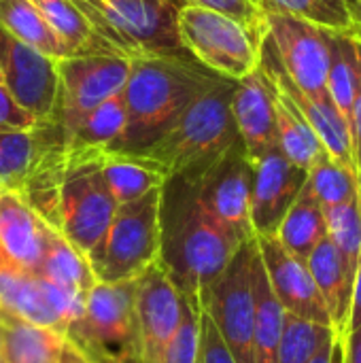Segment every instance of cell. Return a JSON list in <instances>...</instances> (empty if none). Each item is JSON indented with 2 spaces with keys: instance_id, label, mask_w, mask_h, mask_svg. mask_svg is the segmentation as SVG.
<instances>
[{
  "instance_id": "cell-23",
  "label": "cell",
  "mask_w": 361,
  "mask_h": 363,
  "mask_svg": "<svg viewBox=\"0 0 361 363\" xmlns=\"http://www.w3.org/2000/svg\"><path fill=\"white\" fill-rule=\"evenodd\" d=\"M128 125V111L123 96L117 94L94 111H89L79 125L66 138L68 157H98L106 151H115L121 143Z\"/></svg>"
},
{
  "instance_id": "cell-31",
  "label": "cell",
  "mask_w": 361,
  "mask_h": 363,
  "mask_svg": "<svg viewBox=\"0 0 361 363\" xmlns=\"http://www.w3.org/2000/svg\"><path fill=\"white\" fill-rule=\"evenodd\" d=\"M47 28L55 34L60 40L66 57L79 55V53H104L89 26L81 17V13L74 9L70 0H30Z\"/></svg>"
},
{
  "instance_id": "cell-32",
  "label": "cell",
  "mask_w": 361,
  "mask_h": 363,
  "mask_svg": "<svg viewBox=\"0 0 361 363\" xmlns=\"http://www.w3.org/2000/svg\"><path fill=\"white\" fill-rule=\"evenodd\" d=\"M268 15H287L330 32H355L347 0H253Z\"/></svg>"
},
{
  "instance_id": "cell-18",
  "label": "cell",
  "mask_w": 361,
  "mask_h": 363,
  "mask_svg": "<svg viewBox=\"0 0 361 363\" xmlns=\"http://www.w3.org/2000/svg\"><path fill=\"white\" fill-rule=\"evenodd\" d=\"M49 225L19 191L0 189V262L38 277Z\"/></svg>"
},
{
  "instance_id": "cell-15",
  "label": "cell",
  "mask_w": 361,
  "mask_h": 363,
  "mask_svg": "<svg viewBox=\"0 0 361 363\" xmlns=\"http://www.w3.org/2000/svg\"><path fill=\"white\" fill-rule=\"evenodd\" d=\"M270 289L281 308L294 317L332 328L328 306L315 285L309 264L291 255L277 236H255Z\"/></svg>"
},
{
  "instance_id": "cell-27",
  "label": "cell",
  "mask_w": 361,
  "mask_h": 363,
  "mask_svg": "<svg viewBox=\"0 0 361 363\" xmlns=\"http://www.w3.org/2000/svg\"><path fill=\"white\" fill-rule=\"evenodd\" d=\"M274 83V81H272ZM274 121H277V147L298 168L309 170L323 153V145L291 98L274 83Z\"/></svg>"
},
{
  "instance_id": "cell-48",
  "label": "cell",
  "mask_w": 361,
  "mask_h": 363,
  "mask_svg": "<svg viewBox=\"0 0 361 363\" xmlns=\"http://www.w3.org/2000/svg\"><path fill=\"white\" fill-rule=\"evenodd\" d=\"M0 83H2V72H0Z\"/></svg>"
},
{
  "instance_id": "cell-21",
  "label": "cell",
  "mask_w": 361,
  "mask_h": 363,
  "mask_svg": "<svg viewBox=\"0 0 361 363\" xmlns=\"http://www.w3.org/2000/svg\"><path fill=\"white\" fill-rule=\"evenodd\" d=\"M309 270L315 279V285L328 306L332 330L336 336H347L351 300H353V281L355 268H351L336 245L326 236L306 259Z\"/></svg>"
},
{
  "instance_id": "cell-10",
  "label": "cell",
  "mask_w": 361,
  "mask_h": 363,
  "mask_svg": "<svg viewBox=\"0 0 361 363\" xmlns=\"http://www.w3.org/2000/svg\"><path fill=\"white\" fill-rule=\"evenodd\" d=\"M57 123L66 143L89 111L123 91L130 74V57L117 53L68 55L57 62Z\"/></svg>"
},
{
  "instance_id": "cell-29",
  "label": "cell",
  "mask_w": 361,
  "mask_h": 363,
  "mask_svg": "<svg viewBox=\"0 0 361 363\" xmlns=\"http://www.w3.org/2000/svg\"><path fill=\"white\" fill-rule=\"evenodd\" d=\"M253 296H255V325H253V363H277L285 311L274 298L260 251L253 262Z\"/></svg>"
},
{
  "instance_id": "cell-33",
  "label": "cell",
  "mask_w": 361,
  "mask_h": 363,
  "mask_svg": "<svg viewBox=\"0 0 361 363\" xmlns=\"http://www.w3.org/2000/svg\"><path fill=\"white\" fill-rule=\"evenodd\" d=\"M0 30L51 57H66L60 40L30 0H0Z\"/></svg>"
},
{
  "instance_id": "cell-37",
  "label": "cell",
  "mask_w": 361,
  "mask_h": 363,
  "mask_svg": "<svg viewBox=\"0 0 361 363\" xmlns=\"http://www.w3.org/2000/svg\"><path fill=\"white\" fill-rule=\"evenodd\" d=\"M198 347H200V298L181 294V317L168 342L164 363H198Z\"/></svg>"
},
{
  "instance_id": "cell-8",
  "label": "cell",
  "mask_w": 361,
  "mask_h": 363,
  "mask_svg": "<svg viewBox=\"0 0 361 363\" xmlns=\"http://www.w3.org/2000/svg\"><path fill=\"white\" fill-rule=\"evenodd\" d=\"M115 200L98 157H68L57 196L55 230L85 257L104 238L115 215Z\"/></svg>"
},
{
  "instance_id": "cell-4",
  "label": "cell",
  "mask_w": 361,
  "mask_h": 363,
  "mask_svg": "<svg viewBox=\"0 0 361 363\" xmlns=\"http://www.w3.org/2000/svg\"><path fill=\"white\" fill-rule=\"evenodd\" d=\"M104 53L136 57L183 51L177 36L179 0H70Z\"/></svg>"
},
{
  "instance_id": "cell-12",
  "label": "cell",
  "mask_w": 361,
  "mask_h": 363,
  "mask_svg": "<svg viewBox=\"0 0 361 363\" xmlns=\"http://www.w3.org/2000/svg\"><path fill=\"white\" fill-rule=\"evenodd\" d=\"M194 183L198 198L230 232L243 242L255 238L251 228V187L253 162L243 143H234L219 160L200 174L185 177Z\"/></svg>"
},
{
  "instance_id": "cell-2",
  "label": "cell",
  "mask_w": 361,
  "mask_h": 363,
  "mask_svg": "<svg viewBox=\"0 0 361 363\" xmlns=\"http://www.w3.org/2000/svg\"><path fill=\"white\" fill-rule=\"evenodd\" d=\"M221 77L198 64L189 53H145L130 60V74L121 91L128 125L115 151L147 149L202 91Z\"/></svg>"
},
{
  "instance_id": "cell-19",
  "label": "cell",
  "mask_w": 361,
  "mask_h": 363,
  "mask_svg": "<svg viewBox=\"0 0 361 363\" xmlns=\"http://www.w3.org/2000/svg\"><path fill=\"white\" fill-rule=\"evenodd\" d=\"M262 64L268 70L270 79L291 98V102L298 106V111L311 123V128L319 136L326 153L330 157H334L336 162H340L343 166L355 170L351 128H349L347 119L340 115V111L336 108V104L332 102V98H311V96L302 94L287 79L283 68L279 66V62H277V57L272 53V47L268 45V40L264 43V49H262Z\"/></svg>"
},
{
  "instance_id": "cell-17",
  "label": "cell",
  "mask_w": 361,
  "mask_h": 363,
  "mask_svg": "<svg viewBox=\"0 0 361 363\" xmlns=\"http://www.w3.org/2000/svg\"><path fill=\"white\" fill-rule=\"evenodd\" d=\"M274 94V83L264 64L236 81L230 106L238 138L251 162L277 147Z\"/></svg>"
},
{
  "instance_id": "cell-7",
  "label": "cell",
  "mask_w": 361,
  "mask_h": 363,
  "mask_svg": "<svg viewBox=\"0 0 361 363\" xmlns=\"http://www.w3.org/2000/svg\"><path fill=\"white\" fill-rule=\"evenodd\" d=\"M177 36L185 53L211 72L240 81L262 64V49L268 34L200 6H181Z\"/></svg>"
},
{
  "instance_id": "cell-40",
  "label": "cell",
  "mask_w": 361,
  "mask_h": 363,
  "mask_svg": "<svg viewBox=\"0 0 361 363\" xmlns=\"http://www.w3.org/2000/svg\"><path fill=\"white\" fill-rule=\"evenodd\" d=\"M36 121L15 104L6 87L0 83V130H21V128H32Z\"/></svg>"
},
{
  "instance_id": "cell-13",
  "label": "cell",
  "mask_w": 361,
  "mask_h": 363,
  "mask_svg": "<svg viewBox=\"0 0 361 363\" xmlns=\"http://www.w3.org/2000/svg\"><path fill=\"white\" fill-rule=\"evenodd\" d=\"M268 45L287 79L311 98L328 94V30L287 15H268Z\"/></svg>"
},
{
  "instance_id": "cell-6",
  "label": "cell",
  "mask_w": 361,
  "mask_h": 363,
  "mask_svg": "<svg viewBox=\"0 0 361 363\" xmlns=\"http://www.w3.org/2000/svg\"><path fill=\"white\" fill-rule=\"evenodd\" d=\"M136 281L96 283L66 338L94 363H140L136 325Z\"/></svg>"
},
{
  "instance_id": "cell-26",
  "label": "cell",
  "mask_w": 361,
  "mask_h": 363,
  "mask_svg": "<svg viewBox=\"0 0 361 363\" xmlns=\"http://www.w3.org/2000/svg\"><path fill=\"white\" fill-rule=\"evenodd\" d=\"M328 94L351 128L353 106L361 87V36L357 32H330Z\"/></svg>"
},
{
  "instance_id": "cell-39",
  "label": "cell",
  "mask_w": 361,
  "mask_h": 363,
  "mask_svg": "<svg viewBox=\"0 0 361 363\" xmlns=\"http://www.w3.org/2000/svg\"><path fill=\"white\" fill-rule=\"evenodd\" d=\"M198 363H236L228 345L223 342L219 330L213 319L200 304V347H198Z\"/></svg>"
},
{
  "instance_id": "cell-14",
  "label": "cell",
  "mask_w": 361,
  "mask_h": 363,
  "mask_svg": "<svg viewBox=\"0 0 361 363\" xmlns=\"http://www.w3.org/2000/svg\"><path fill=\"white\" fill-rule=\"evenodd\" d=\"M181 294L162 259L136 281V325L140 363H164L168 342L179 325Z\"/></svg>"
},
{
  "instance_id": "cell-11",
  "label": "cell",
  "mask_w": 361,
  "mask_h": 363,
  "mask_svg": "<svg viewBox=\"0 0 361 363\" xmlns=\"http://www.w3.org/2000/svg\"><path fill=\"white\" fill-rule=\"evenodd\" d=\"M57 57H51L0 30L2 85L15 104L23 108L36 123H57Z\"/></svg>"
},
{
  "instance_id": "cell-3",
  "label": "cell",
  "mask_w": 361,
  "mask_h": 363,
  "mask_svg": "<svg viewBox=\"0 0 361 363\" xmlns=\"http://www.w3.org/2000/svg\"><path fill=\"white\" fill-rule=\"evenodd\" d=\"M236 81L219 79L202 91L140 155L157 162L168 177L200 174L238 143L232 117V94Z\"/></svg>"
},
{
  "instance_id": "cell-35",
  "label": "cell",
  "mask_w": 361,
  "mask_h": 363,
  "mask_svg": "<svg viewBox=\"0 0 361 363\" xmlns=\"http://www.w3.org/2000/svg\"><path fill=\"white\" fill-rule=\"evenodd\" d=\"M334 330L285 313L277 363H309L313 355L334 340Z\"/></svg>"
},
{
  "instance_id": "cell-30",
  "label": "cell",
  "mask_w": 361,
  "mask_h": 363,
  "mask_svg": "<svg viewBox=\"0 0 361 363\" xmlns=\"http://www.w3.org/2000/svg\"><path fill=\"white\" fill-rule=\"evenodd\" d=\"M38 277L51 285L68 289L79 296H87L89 289L98 283L87 257L79 253L57 230L49 228L45 257L38 270Z\"/></svg>"
},
{
  "instance_id": "cell-43",
  "label": "cell",
  "mask_w": 361,
  "mask_h": 363,
  "mask_svg": "<svg viewBox=\"0 0 361 363\" xmlns=\"http://www.w3.org/2000/svg\"><path fill=\"white\" fill-rule=\"evenodd\" d=\"M345 359L347 363H361V325L345 336Z\"/></svg>"
},
{
  "instance_id": "cell-28",
  "label": "cell",
  "mask_w": 361,
  "mask_h": 363,
  "mask_svg": "<svg viewBox=\"0 0 361 363\" xmlns=\"http://www.w3.org/2000/svg\"><path fill=\"white\" fill-rule=\"evenodd\" d=\"M326 236H328V230H326L323 208L319 200L315 198V194L304 183L302 191L298 194L287 215L283 217L277 230V238L291 255L306 262L309 255Z\"/></svg>"
},
{
  "instance_id": "cell-42",
  "label": "cell",
  "mask_w": 361,
  "mask_h": 363,
  "mask_svg": "<svg viewBox=\"0 0 361 363\" xmlns=\"http://www.w3.org/2000/svg\"><path fill=\"white\" fill-rule=\"evenodd\" d=\"M361 325V253L357 257V266H355V281H353V300H351V313H349V325H347V334L357 330Z\"/></svg>"
},
{
  "instance_id": "cell-24",
  "label": "cell",
  "mask_w": 361,
  "mask_h": 363,
  "mask_svg": "<svg viewBox=\"0 0 361 363\" xmlns=\"http://www.w3.org/2000/svg\"><path fill=\"white\" fill-rule=\"evenodd\" d=\"M98 164L115 204L138 200L170 181L168 172L157 162L140 153L106 151L98 155Z\"/></svg>"
},
{
  "instance_id": "cell-34",
  "label": "cell",
  "mask_w": 361,
  "mask_h": 363,
  "mask_svg": "<svg viewBox=\"0 0 361 363\" xmlns=\"http://www.w3.org/2000/svg\"><path fill=\"white\" fill-rule=\"evenodd\" d=\"M306 185L319 200L321 208L345 204V202L357 200L361 196L357 172L343 166L328 153H323L306 170Z\"/></svg>"
},
{
  "instance_id": "cell-1",
  "label": "cell",
  "mask_w": 361,
  "mask_h": 363,
  "mask_svg": "<svg viewBox=\"0 0 361 363\" xmlns=\"http://www.w3.org/2000/svg\"><path fill=\"white\" fill-rule=\"evenodd\" d=\"M240 245L243 240L202 204L189 179L172 177L164 185L160 259L179 294L200 298Z\"/></svg>"
},
{
  "instance_id": "cell-47",
  "label": "cell",
  "mask_w": 361,
  "mask_h": 363,
  "mask_svg": "<svg viewBox=\"0 0 361 363\" xmlns=\"http://www.w3.org/2000/svg\"><path fill=\"white\" fill-rule=\"evenodd\" d=\"M334 342V340H332ZM332 342H328V345H323L315 355H313V359L309 363H330V355H332Z\"/></svg>"
},
{
  "instance_id": "cell-16",
  "label": "cell",
  "mask_w": 361,
  "mask_h": 363,
  "mask_svg": "<svg viewBox=\"0 0 361 363\" xmlns=\"http://www.w3.org/2000/svg\"><path fill=\"white\" fill-rule=\"evenodd\" d=\"M306 183V170L294 166L279 147L253 162L251 228L255 236H277V230Z\"/></svg>"
},
{
  "instance_id": "cell-22",
  "label": "cell",
  "mask_w": 361,
  "mask_h": 363,
  "mask_svg": "<svg viewBox=\"0 0 361 363\" xmlns=\"http://www.w3.org/2000/svg\"><path fill=\"white\" fill-rule=\"evenodd\" d=\"M0 308L66 336V323L51 300V283L0 262Z\"/></svg>"
},
{
  "instance_id": "cell-5",
  "label": "cell",
  "mask_w": 361,
  "mask_h": 363,
  "mask_svg": "<svg viewBox=\"0 0 361 363\" xmlns=\"http://www.w3.org/2000/svg\"><path fill=\"white\" fill-rule=\"evenodd\" d=\"M162 200L157 187L138 200L117 204L104 238L87 255L98 283L138 279L162 255Z\"/></svg>"
},
{
  "instance_id": "cell-36",
  "label": "cell",
  "mask_w": 361,
  "mask_h": 363,
  "mask_svg": "<svg viewBox=\"0 0 361 363\" xmlns=\"http://www.w3.org/2000/svg\"><path fill=\"white\" fill-rule=\"evenodd\" d=\"M328 238L336 245L345 262L355 268L361 253V196L357 200L323 208Z\"/></svg>"
},
{
  "instance_id": "cell-49",
  "label": "cell",
  "mask_w": 361,
  "mask_h": 363,
  "mask_svg": "<svg viewBox=\"0 0 361 363\" xmlns=\"http://www.w3.org/2000/svg\"><path fill=\"white\" fill-rule=\"evenodd\" d=\"M0 363H4V362H2V359H0Z\"/></svg>"
},
{
  "instance_id": "cell-9",
  "label": "cell",
  "mask_w": 361,
  "mask_h": 363,
  "mask_svg": "<svg viewBox=\"0 0 361 363\" xmlns=\"http://www.w3.org/2000/svg\"><path fill=\"white\" fill-rule=\"evenodd\" d=\"M257 255L255 238L240 245L226 270L200 296L202 308L213 319L236 363H253V262Z\"/></svg>"
},
{
  "instance_id": "cell-25",
  "label": "cell",
  "mask_w": 361,
  "mask_h": 363,
  "mask_svg": "<svg viewBox=\"0 0 361 363\" xmlns=\"http://www.w3.org/2000/svg\"><path fill=\"white\" fill-rule=\"evenodd\" d=\"M66 336L0 308V359L4 363H60Z\"/></svg>"
},
{
  "instance_id": "cell-44",
  "label": "cell",
  "mask_w": 361,
  "mask_h": 363,
  "mask_svg": "<svg viewBox=\"0 0 361 363\" xmlns=\"http://www.w3.org/2000/svg\"><path fill=\"white\" fill-rule=\"evenodd\" d=\"M60 363H94L89 362L68 338H66V342H64V349H62V355H60Z\"/></svg>"
},
{
  "instance_id": "cell-46",
  "label": "cell",
  "mask_w": 361,
  "mask_h": 363,
  "mask_svg": "<svg viewBox=\"0 0 361 363\" xmlns=\"http://www.w3.org/2000/svg\"><path fill=\"white\" fill-rule=\"evenodd\" d=\"M349 2V11L355 23V32L361 36V0H347Z\"/></svg>"
},
{
  "instance_id": "cell-20",
  "label": "cell",
  "mask_w": 361,
  "mask_h": 363,
  "mask_svg": "<svg viewBox=\"0 0 361 363\" xmlns=\"http://www.w3.org/2000/svg\"><path fill=\"white\" fill-rule=\"evenodd\" d=\"M57 147H64V136L55 121L0 130V189L21 194L40 162Z\"/></svg>"
},
{
  "instance_id": "cell-45",
  "label": "cell",
  "mask_w": 361,
  "mask_h": 363,
  "mask_svg": "<svg viewBox=\"0 0 361 363\" xmlns=\"http://www.w3.org/2000/svg\"><path fill=\"white\" fill-rule=\"evenodd\" d=\"M330 363H347V359H345V336H334Z\"/></svg>"
},
{
  "instance_id": "cell-41",
  "label": "cell",
  "mask_w": 361,
  "mask_h": 363,
  "mask_svg": "<svg viewBox=\"0 0 361 363\" xmlns=\"http://www.w3.org/2000/svg\"><path fill=\"white\" fill-rule=\"evenodd\" d=\"M351 138H353V160H355V170H357L361 191V87L357 91L355 106H353V117H351Z\"/></svg>"
},
{
  "instance_id": "cell-38",
  "label": "cell",
  "mask_w": 361,
  "mask_h": 363,
  "mask_svg": "<svg viewBox=\"0 0 361 363\" xmlns=\"http://www.w3.org/2000/svg\"><path fill=\"white\" fill-rule=\"evenodd\" d=\"M179 2L183 6H200V9H209V11L228 15L260 34H268L266 17L253 4V0H179Z\"/></svg>"
}]
</instances>
